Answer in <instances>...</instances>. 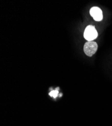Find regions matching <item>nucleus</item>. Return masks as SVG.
Listing matches in <instances>:
<instances>
[{
  "label": "nucleus",
  "instance_id": "nucleus-1",
  "mask_svg": "<svg viewBox=\"0 0 112 126\" xmlns=\"http://www.w3.org/2000/svg\"><path fill=\"white\" fill-rule=\"evenodd\" d=\"M98 33L94 26L88 25L87 26L84 31V38L88 41H91L97 38Z\"/></svg>",
  "mask_w": 112,
  "mask_h": 126
},
{
  "label": "nucleus",
  "instance_id": "nucleus-2",
  "mask_svg": "<svg viewBox=\"0 0 112 126\" xmlns=\"http://www.w3.org/2000/svg\"><path fill=\"white\" fill-rule=\"evenodd\" d=\"M98 45L94 41H87L85 44L84 50L85 53L88 57H91L96 53L98 49Z\"/></svg>",
  "mask_w": 112,
  "mask_h": 126
},
{
  "label": "nucleus",
  "instance_id": "nucleus-3",
  "mask_svg": "<svg viewBox=\"0 0 112 126\" xmlns=\"http://www.w3.org/2000/svg\"><path fill=\"white\" fill-rule=\"evenodd\" d=\"M90 15L92 16L94 19L97 21H100L102 20L103 16L101 10L98 7H94L91 8L89 11Z\"/></svg>",
  "mask_w": 112,
  "mask_h": 126
},
{
  "label": "nucleus",
  "instance_id": "nucleus-4",
  "mask_svg": "<svg viewBox=\"0 0 112 126\" xmlns=\"http://www.w3.org/2000/svg\"><path fill=\"white\" fill-rule=\"evenodd\" d=\"M58 93V90H53V91H51V92L49 93V94L50 96H52V97H53L54 98H56V97L57 96Z\"/></svg>",
  "mask_w": 112,
  "mask_h": 126
}]
</instances>
